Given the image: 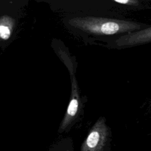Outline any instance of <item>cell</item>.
I'll use <instances>...</instances> for the list:
<instances>
[{
    "mask_svg": "<svg viewBox=\"0 0 151 151\" xmlns=\"http://www.w3.org/2000/svg\"><path fill=\"white\" fill-rule=\"evenodd\" d=\"M15 18L8 14L0 15V41L8 40L11 36L15 27Z\"/></svg>",
    "mask_w": 151,
    "mask_h": 151,
    "instance_id": "5b68a950",
    "label": "cell"
},
{
    "mask_svg": "<svg viewBox=\"0 0 151 151\" xmlns=\"http://www.w3.org/2000/svg\"><path fill=\"white\" fill-rule=\"evenodd\" d=\"M111 132L106 119L100 117L89 130L80 151H106L111 140Z\"/></svg>",
    "mask_w": 151,
    "mask_h": 151,
    "instance_id": "7a4b0ae2",
    "label": "cell"
},
{
    "mask_svg": "<svg viewBox=\"0 0 151 151\" xmlns=\"http://www.w3.org/2000/svg\"><path fill=\"white\" fill-rule=\"evenodd\" d=\"M48 151H74V149L71 140L64 139L52 145Z\"/></svg>",
    "mask_w": 151,
    "mask_h": 151,
    "instance_id": "8992f818",
    "label": "cell"
},
{
    "mask_svg": "<svg viewBox=\"0 0 151 151\" xmlns=\"http://www.w3.org/2000/svg\"><path fill=\"white\" fill-rule=\"evenodd\" d=\"M115 2H117L119 4H122V5H133L136 6L139 4V1L136 0H114Z\"/></svg>",
    "mask_w": 151,
    "mask_h": 151,
    "instance_id": "52a82bcc",
    "label": "cell"
},
{
    "mask_svg": "<svg viewBox=\"0 0 151 151\" xmlns=\"http://www.w3.org/2000/svg\"><path fill=\"white\" fill-rule=\"evenodd\" d=\"M68 24L79 31L97 36L124 35L147 27L134 21L93 16L73 17Z\"/></svg>",
    "mask_w": 151,
    "mask_h": 151,
    "instance_id": "6da1fadb",
    "label": "cell"
},
{
    "mask_svg": "<svg viewBox=\"0 0 151 151\" xmlns=\"http://www.w3.org/2000/svg\"><path fill=\"white\" fill-rule=\"evenodd\" d=\"M151 42V26L122 35L114 41L115 47L119 48L133 47Z\"/></svg>",
    "mask_w": 151,
    "mask_h": 151,
    "instance_id": "277c9868",
    "label": "cell"
},
{
    "mask_svg": "<svg viewBox=\"0 0 151 151\" xmlns=\"http://www.w3.org/2000/svg\"><path fill=\"white\" fill-rule=\"evenodd\" d=\"M71 91L70 101L65 115L60 123L58 132L62 133L68 132L78 117L80 111L81 103L79 89L74 76H71Z\"/></svg>",
    "mask_w": 151,
    "mask_h": 151,
    "instance_id": "3957f363",
    "label": "cell"
}]
</instances>
